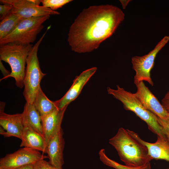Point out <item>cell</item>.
<instances>
[{
	"mask_svg": "<svg viewBox=\"0 0 169 169\" xmlns=\"http://www.w3.org/2000/svg\"><path fill=\"white\" fill-rule=\"evenodd\" d=\"M125 16L120 8L108 4L84 9L69 28L68 41L72 50L84 53L97 49L114 33Z\"/></svg>",
	"mask_w": 169,
	"mask_h": 169,
	"instance_id": "1",
	"label": "cell"
},
{
	"mask_svg": "<svg viewBox=\"0 0 169 169\" xmlns=\"http://www.w3.org/2000/svg\"><path fill=\"white\" fill-rule=\"evenodd\" d=\"M109 142L116 150L120 159L125 165L141 166L153 159L149 155L146 147L133 138L123 127L119 129Z\"/></svg>",
	"mask_w": 169,
	"mask_h": 169,
	"instance_id": "2",
	"label": "cell"
},
{
	"mask_svg": "<svg viewBox=\"0 0 169 169\" xmlns=\"http://www.w3.org/2000/svg\"><path fill=\"white\" fill-rule=\"evenodd\" d=\"M116 86L115 90L108 87V94L121 102L125 110L133 112L145 121L152 132L157 136L166 138L164 130L158 121L157 117L143 106L135 93L125 90L119 85Z\"/></svg>",
	"mask_w": 169,
	"mask_h": 169,
	"instance_id": "3",
	"label": "cell"
},
{
	"mask_svg": "<svg viewBox=\"0 0 169 169\" xmlns=\"http://www.w3.org/2000/svg\"><path fill=\"white\" fill-rule=\"evenodd\" d=\"M33 45H23L9 43L0 46V60L8 63L11 71L10 74L0 79L13 77L16 85L20 88L24 87L23 79L25 65L28 53Z\"/></svg>",
	"mask_w": 169,
	"mask_h": 169,
	"instance_id": "4",
	"label": "cell"
},
{
	"mask_svg": "<svg viewBox=\"0 0 169 169\" xmlns=\"http://www.w3.org/2000/svg\"><path fill=\"white\" fill-rule=\"evenodd\" d=\"M50 27V26L48 27L45 32L33 46L27 59L26 67L23 79V95L27 103L33 104L36 95L41 87V80L46 74L43 73L41 69L38 57V52L39 45Z\"/></svg>",
	"mask_w": 169,
	"mask_h": 169,
	"instance_id": "5",
	"label": "cell"
},
{
	"mask_svg": "<svg viewBox=\"0 0 169 169\" xmlns=\"http://www.w3.org/2000/svg\"><path fill=\"white\" fill-rule=\"evenodd\" d=\"M50 15L23 18L15 29L0 40V46L9 43L28 45L34 42L44 28L43 23Z\"/></svg>",
	"mask_w": 169,
	"mask_h": 169,
	"instance_id": "6",
	"label": "cell"
},
{
	"mask_svg": "<svg viewBox=\"0 0 169 169\" xmlns=\"http://www.w3.org/2000/svg\"><path fill=\"white\" fill-rule=\"evenodd\" d=\"M169 41V36H165L148 54L142 56H134L132 58V68L136 72L134 83L146 81L153 86L151 76V70L154 66L156 55Z\"/></svg>",
	"mask_w": 169,
	"mask_h": 169,
	"instance_id": "7",
	"label": "cell"
},
{
	"mask_svg": "<svg viewBox=\"0 0 169 169\" xmlns=\"http://www.w3.org/2000/svg\"><path fill=\"white\" fill-rule=\"evenodd\" d=\"M48 158L39 151L24 147L16 151L6 155L0 158V168L14 169L28 164H33L38 161Z\"/></svg>",
	"mask_w": 169,
	"mask_h": 169,
	"instance_id": "8",
	"label": "cell"
},
{
	"mask_svg": "<svg viewBox=\"0 0 169 169\" xmlns=\"http://www.w3.org/2000/svg\"><path fill=\"white\" fill-rule=\"evenodd\" d=\"M1 3H7L13 8L11 12L17 14L23 18L53 15L59 13L43 6L35 4L30 0H0Z\"/></svg>",
	"mask_w": 169,
	"mask_h": 169,
	"instance_id": "9",
	"label": "cell"
},
{
	"mask_svg": "<svg viewBox=\"0 0 169 169\" xmlns=\"http://www.w3.org/2000/svg\"><path fill=\"white\" fill-rule=\"evenodd\" d=\"M137 90L135 95L143 106L157 117L168 119V113L143 81L135 83Z\"/></svg>",
	"mask_w": 169,
	"mask_h": 169,
	"instance_id": "10",
	"label": "cell"
},
{
	"mask_svg": "<svg viewBox=\"0 0 169 169\" xmlns=\"http://www.w3.org/2000/svg\"><path fill=\"white\" fill-rule=\"evenodd\" d=\"M97 68L93 67L82 72L74 80L68 90L60 99L55 101L59 109L62 110L74 100L80 94L83 87L96 72Z\"/></svg>",
	"mask_w": 169,
	"mask_h": 169,
	"instance_id": "11",
	"label": "cell"
},
{
	"mask_svg": "<svg viewBox=\"0 0 169 169\" xmlns=\"http://www.w3.org/2000/svg\"><path fill=\"white\" fill-rule=\"evenodd\" d=\"M62 128L48 142L46 153L48 155L49 162L59 169H63L64 163L63 151L65 141Z\"/></svg>",
	"mask_w": 169,
	"mask_h": 169,
	"instance_id": "12",
	"label": "cell"
},
{
	"mask_svg": "<svg viewBox=\"0 0 169 169\" xmlns=\"http://www.w3.org/2000/svg\"><path fill=\"white\" fill-rule=\"evenodd\" d=\"M127 130L133 138L146 147L149 154L153 159L164 160L169 161V142L166 139L157 136L155 142L149 143L142 140L137 133Z\"/></svg>",
	"mask_w": 169,
	"mask_h": 169,
	"instance_id": "13",
	"label": "cell"
},
{
	"mask_svg": "<svg viewBox=\"0 0 169 169\" xmlns=\"http://www.w3.org/2000/svg\"><path fill=\"white\" fill-rule=\"evenodd\" d=\"M0 125L5 131V137L14 136L21 139L24 129L22 115L0 112Z\"/></svg>",
	"mask_w": 169,
	"mask_h": 169,
	"instance_id": "14",
	"label": "cell"
},
{
	"mask_svg": "<svg viewBox=\"0 0 169 169\" xmlns=\"http://www.w3.org/2000/svg\"><path fill=\"white\" fill-rule=\"evenodd\" d=\"M67 107L62 110L57 109L50 114L41 118L46 145L48 141L62 128L61 123Z\"/></svg>",
	"mask_w": 169,
	"mask_h": 169,
	"instance_id": "15",
	"label": "cell"
},
{
	"mask_svg": "<svg viewBox=\"0 0 169 169\" xmlns=\"http://www.w3.org/2000/svg\"><path fill=\"white\" fill-rule=\"evenodd\" d=\"M22 115L24 127L44 137L41 117L34 105L26 103Z\"/></svg>",
	"mask_w": 169,
	"mask_h": 169,
	"instance_id": "16",
	"label": "cell"
},
{
	"mask_svg": "<svg viewBox=\"0 0 169 169\" xmlns=\"http://www.w3.org/2000/svg\"><path fill=\"white\" fill-rule=\"evenodd\" d=\"M20 147H26L46 153V144L44 137L27 127H24Z\"/></svg>",
	"mask_w": 169,
	"mask_h": 169,
	"instance_id": "17",
	"label": "cell"
},
{
	"mask_svg": "<svg viewBox=\"0 0 169 169\" xmlns=\"http://www.w3.org/2000/svg\"><path fill=\"white\" fill-rule=\"evenodd\" d=\"M33 104L41 118L58 109L55 101L50 100L43 91L41 87L36 95Z\"/></svg>",
	"mask_w": 169,
	"mask_h": 169,
	"instance_id": "18",
	"label": "cell"
},
{
	"mask_svg": "<svg viewBox=\"0 0 169 169\" xmlns=\"http://www.w3.org/2000/svg\"><path fill=\"white\" fill-rule=\"evenodd\" d=\"M19 15L11 12L0 22V40L11 33L23 19Z\"/></svg>",
	"mask_w": 169,
	"mask_h": 169,
	"instance_id": "19",
	"label": "cell"
},
{
	"mask_svg": "<svg viewBox=\"0 0 169 169\" xmlns=\"http://www.w3.org/2000/svg\"><path fill=\"white\" fill-rule=\"evenodd\" d=\"M99 155L100 160L103 164L115 169H151L150 162L137 167L130 166L121 164L108 157L106 155L104 149L100 150Z\"/></svg>",
	"mask_w": 169,
	"mask_h": 169,
	"instance_id": "20",
	"label": "cell"
},
{
	"mask_svg": "<svg viewBox=\"0 0 169 169\" xmlns=\"http://www.w3.org/2000/svg\"><path fill=\"white\" fill-rule=\"evenodd\" d=\"M72 1L71 0H41V3L43 6L55 11Z\"/></svg>",
	"mask_w": 169,
	"mask_h": 169,
	"instance_id": "21",
	"label": "cell"
},
{
	"mask_svg": "<svg viewBox=\"0 0 169 169\" xmlns=\"http://www.w3.org/2000/svg\"><path fill=\"white\" fill-rule=\"evenodd\" d=\"M33 169H59L55 168L44 159L40 160L33 164Z\"/></svg>",
	"mask_w": 169,
	"mask_h": 169,
	"instance_id": "22",
	"label": "cell"
},
{
	"mask_svg": "<svg viewBox=\"0 0 169 169\" xmlns=\"http://www.w3.org/2000/svg\"><path fill=\"white\" fill-rule=\"evenodd\" d=\"M13 6L8 4L3 3L0 5V19H3L11 12Z\"/></svg>",
	"mask_w": 169,
	"mask_h": 169,
	"instance_id": "23",
	"label": "cell"
},
{
	"mask_svg": "<svg viewBox=\"0 0 169 169\" xmlns=\"http://www.w3.org/2000/svg\"><path fill=\"white\" fill-rule=\"evenodd\" d=\"M158 121L162 127L166 138L169 142V120L161 119L158 117Z\"/></svg>",
	"mask_w": 169,
	"mask_h": 169,
	"instance_id": "24",
	"label": "cell"
},
{
	"mask_svg": "<svg viewBox=\"0 0 169 169\" xmlns=\"http://www.w3.org/2000/svg\"><path fill=\"white\" fill-rule=\"evenodd\" d=\"M161 104L166 110H169V91L162 99Z\"/></svg>",
	"mask_w": 169,
	"mask_h": 169,
	"instance_id": "25",
	"label": "cell"
},
{
	"mask_svg": "<svg viewBox=\"0 0 169 169\" xmlns=\"http://www.w3.org/2000/svg\"><path fill=\"white\" fill-rule=\"evenodd\" d=\"M0 69L3 76L5 77L9 74L11 72L8 70L3 64L2 61L0 60Z\"/></svg>",
	"mask_w": 169,
	"mask_h": 169,
	"instance_id": "26",
	"label": "cell"
},
{
	"mask_svg": "<svg viewBox=\"0 0 169 169\" xmlns=\"http://www.w3.org/2000/svg\"><path fill=\"white\" fill-rule=\"evenodd\" d=\"M33 164L27 165L14 169H33Z\"/></svg>",
	"mask_w": 169,
	"mask_h": 169,
	"instance_id": "27",
	"label": "cell"
},
{
	"mask_svg": "<svg viewBox=\"0 0 169 169\" xmlns=\"http://www.w3.org/2000/svg\"><path fill=\"white\" fill-rule=\"evenodd\" d=\"M130 1V0H120L124 9L125 8V7Z\"/></svg>",
	"mask_w": 169,
	"mask_h": 169,
	"instance_id": "28",
	"label": "cell"
},
{
	"mask_svg": "<svg viewBox=\"0 0 169 169\" xmlns=\"http://www.w3.org/2000/svg\"><path fill=\"white\" fill-rule=\"evenodd\" d=\"M168 113V119L169 120V110L167 111Z\"/></svg>",
	"mask_w": 169,
	"mask_h": 169,
	"instance_id": "29",
	"label": "cell"
},
{
	"mask_svg": "<svg viewBox=\"0 0 169 169\" xmlns=\"http://www.w3.org/2000/svg\"><path fill=\"white\" fill-rule=\"evenodd\" d=\"M166 169H169V168Z\"/></svg>",
	"mask_w": 169,
	"mask_h": 169,
	"instance_id": "30",
	"label": "cell"
},
{
	"mask_svg": "<svg viewBox=\"0 0 169 169\" xmlns=\"http://www.w3.org/2000/svg\"><path fill=\"white\" fill-rule=\"evenodd\" d=\"M0 169H1L0 168Z\"/></svg>",
	"mask_w": 169,
	"mask_h": 169,
	"instance_id": "31",
	"label": "cell"
}]
</instances>
